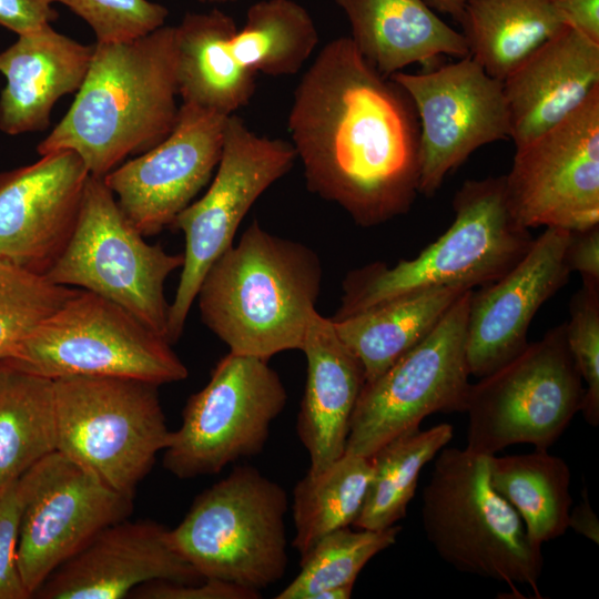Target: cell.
<instances>
[{
  "mask_svg": "<svg viewBox=\"0 0 599 599\" xmlns=\"http://www.w3.org/2000/svg\"><path fill=\"white\" fill-rule=\"evenodd\" d=\"M454 222L416 257L394 265L374 262L347 273L339 321L389 300L436 287L475 290L508 273L534 237L507 204L504 175L467 180L453 199Z\"/></svg>",
  "mask_w": 599,
  "mask_h": 599,
  "instance_id": "4",
  "label": "cell"
},
{
  "mask_svg": "<svg viewBox=\"0 0 599 599\" xmlns=\"http://www.w3.org/2000/svg\"><path fill=\"white\" fill-rule=\"evenodd\" d=\"M201 2H210V3H225V2H233L235 0H199Z\"/></svg>",
  "mask_w": 599,
  "mask_h": 599,
  "instance_id": "45",
  "label": "cell"
},
{
  "mask_svg": "<svg viewBox=\"0 0 599 599\" xmlns=\"http://www.w3.org/2000/svg\"><path fill=\"white\" fill-rule=\"evenodd\" d=\"M93 45L71 106L37 150L72 151L90 175L103 177L126 156L161 142L176 122L175 28Z\"/></svg>",
  "mask_w": 599,
  "mask_h": 599,
  "instance_id": "2",
  "label": "cell"
},
{
  "mask_svg": "<svg viewBox=\"0 0 599 599\" xmlns=\"http://www.w3.org/2000/svg\"><path fill=\"white\" fill-rule=\"evenodd\" d=\"M583 394L564 323L470 384L466 448L484 455L517 444L549 449L580 412Z\"/></svg>",
  "mask_w": 599,
  "mask_h": 599,
  "instance_id": "9",
  "label": "cell"
},
{
  "mask_svg": "<svg viewBox=\"0 0 599 599\" xmlns=\"http://www.w3.org/2000/svg\"><path fill=\"white\" fill-rule=\"evenodd\" d=\"M568 528L587 537L596 545L599 544V520L590 505L586 488L582 490L581 502L569 514Z\"/></svg>",
  "mask_w": 599,
  "mask_h": 599,
  "instance_id": "42",
  "label": "cell"
},
{
  "mask_svg": "<svg viewBox=\"0 0 599 599\" xmlns=\"http://www.w3.org/2000/svg\"><path fill=\"white\" fill-rule=\"evenodd\" d=\"M372 476L370 458L344 453L316 474L306 475L293 491V547L304 557L326 535L354 525Z\"/></svg>",
  "mask_w": 599,
  "mask_h": 599,
  "instance_id": "31",
  "label": "cell"
},
{
  "mask_svg": "<svg viewBox=\"0 0 599 599\" xmlns=\"http://www.w3.org/2000/svg\"><path fill=\"white\" fill-rule=\"evenodd\" d=\"M351 26L358 52L384 77L440 55H469L454 30L423 0H335Z\"/></svg>",
  "mask_w": 599,
  "mask_h": 599,
  "instance_id": "24",
  "label": "cell"
},
{
  "mask_svg": "<svg viewBox=\"0 0 599 599\" xmlns=\"http://www.w3.org/2000/svg\"><path fill=\"white\" fill-rule=\"evenodd\" d=\"M285 489L252 466L235 467L170 529L177 552L204 579L260 591L287 567Z\"/></svg>",
  "mask_w": 599,
  "mask_h": 599,
  "instance_id": "6",
  "label": "cell"
},
{
  "mask_svg": "<svg viewBox=\"0 0 599 599\" xmlns=\"http://www.w3.org/2000/svg\"><path fill=\"white\" fill-rule=\"evenodd\" d=\"M84 20L97 42L130 41L165 26L169 10L150 0H57Z\"/></svg>",
  "mask_w": 599,
  "mask_h": 599,
  "instance_id": "36",
  "label": "cell"
},
{
  "mask_svg": "<svg viewBox=\"0 0 599 599\" xmlns=\"http://www.w3.org/2000/svg\"><path fill=\"white\" fill-rule=\"evenodd\" d=\"M90 174L69 150L0 173V262L45 275L78 221Z\"/></svg>",
  "mask_w": 599,
  "mask_h": 599,
  "instance_id": "18",
  "label": "cell"
},
{
  "mask_svg": "<svg viewBox=\"0 0 599 599\" xmlns=\"http://www.w3.org/2000/svg\"><path fill=\"white\" fill-rule=\"evenodd\" d=\"M306 186L362 227L406 214L420 175V126L406 90L349 37L325 44L302 77L287 120Z\"/></svg>",
  "mask_w": 599,
  "mask_h": 599,
  "instance_id": "1",
  "label": "cell"
},
{
  "mask_svg": "<svg viewBox=\"0 0 599 599\" xmlns=\"http://www.w3.org/2000/svg\"><path fill=\"white\" fill-rule=\"evenodd\" d=\"M227 116L182 102L172 131L161 142L103 176L121 211L143 236L172 226L211 180Z\"/></svg>",
  "mask_w": 599,
  "mask_h": 599,
  "instance_id": "17",
  "label": "cell"
},
{
  "mask_svg": "<svg viewBox=\"0 0 599 599\" xmlns=\"http://www.w3.org/2000/svg\"><path fill=\"white\" fill-rule=\"evenodd\" d=\"M75 290L0 262V361L8 358Z\"/></svg>",
  "mask_w": 599,
  "mask_h": 599,
  "instance_id": "34",
  "label": "cell"
},
{
  "mask_svg": "<svg viewBox=\"0 0 599 599\" xmlns=\"http://www.w3.org/2000/svg\"><path fill=\"white\" fill-rule=\"evenodd\" d=\"M301 351L306 357V383L297 415L298 438L316 474L346 449L351 418L365 383L359 359L337 335L331 317L313 318Z\"/></svg>",
  "mask_w": 599,
  "mask_h": 599,
  "instance_id": "23",
  "label": "cell"
},
{
  "mask_svg": "<svg viewBox=\"0 0 599 599\" xmlns=\"http://www.w3.org/2000/svg\"><path fill=\"white\" fill-rule=\"evenodd\" d=\"M566 262L582 281L599 283V224L581 231H570Z\"/></svg>",
  "mask_w": 599,
  "mask_h": 599,
  "instance_id": "40",
  "label": "cell"
},
{
  "mask_svg": "<svg viewBox=\"0 0 599 599\" xmlns=\"http://www.w3.org/2000/svg\"><path fill=\"white\" fill-rule=\"evenodd\" d=\"M296 158L292 143L260 136L235 113L227 116L221 158L207 191L172 224L184 234L185 250L179 285L170 303L171 344L183 333L209 267L233 245L252 205L293 167Z\"/></svg>",
  "mask_w": 599,
  "mask_h": 599,
  "instance_id": "13",
  "label": "cell"
},
{
  "mask_svg": "<svg viewBox=\"0 0 599 599\" xmlns=\"http://www.w3.org/2000/svg\"><path fill=\"white\" fill-rule=\"evenodd\" d=\"M446 286L399 296L353 316L333 321L343 343L373 380L426 337L466 292Z\"/></svg>",
  "mask_w": 599,
  "mask_h": 599,
  "instance_id": "26",
  "label": "cell"
},
{
  "mask_svg": "<svg viewBox=\"0 0 599 599\" xmlns=\"http://www.w3.org/2000/svg\"><path fill=\"white\" fill-rule=\"evenodd\" d=\"M566 24L599 43V0H558Z\"/></svg>",
  "mask_w": 599,
  "mask_h": 599,
  "instance_id": "41",
  "label": "cell"
},
{
  "mask_svg": "<svg viewBox=\"0 0 599 599\" xmlns=\"http://www.w3.org/2000/svg\"><path fill=\"white\" fill-rule=\"evenodd\" d=\"M18 568L31 598L103 528L126 519L133 498L54 450L17 479Z\"/></svg>",
  "mask_w": 599,
  "mask_h": 599,
  "instance_id": "14",
  "label": "cell"
},
{
  "mask_svg": "<svg viewBox=\"0 0 599 599\" xmlns=\"http://www.w3.org/2000/svg\"><path fill=\"white\" fill-rule=\"evenodd\" d=\"M434 11L451 17L459 23L467 0H423Z\"/></svg>",
  "mask_w": 599,
  "mask_h": 599,
  "instance_id": "43",
  "label": "cell"
},
{
  "mask_svg": "<svg viewBox=\"0 0 599 599\" xmlns=\"http://www.w3.org/2000/svg\"><path fill=\"white\" fill-rule=\"evenodd\" d=\"M93 49L51 24L19 34L0 52V73L6 79L0 130L10 135L45 130L57 101L82 85Z\"/></svg>",
  "mask_w": 599,
  "mask_h": 599,
  "instance_id": "22",
  "label": "cell"
},
{
  "mask_svg": "<svg viewBox=\"0 0 599 599\" xmlns=\"http://www.w3.org/2000/svg\"><path fill=\"white\" fill-rule=\"evenodd\" d=\"M55 448L53 379L0 362V487Z\"/></svg>",
  "mask_w": 599,
  "mask_h": 599,
  "instance_id": "29",
  "label": "cell"
},
{
  "mask_svg": "<svg viewBox=\"0 0 599 599\" xmlns=\"http://www.w3.org/2000/svg\"><path fill=\"white\" fill-rule=\"evenodd\" d=\"M138 599H257L261 592L231 582L203 579L197 582L153 580L130 593Z\"/></svg>",
  "mask_w": 599,
  "mask_h": 599,
  "instance_id": "38",
  "label": "cell"
},
{
  "mask_svg": "<svg viewBox=\"0 0 599 599\" xmlns=\"http://www.w3.org/2000/svg\"><path fill=\"white\" fill-rule=\"evenodd\" d=\"M400 530L398 525L383 530L345 527L326 535L301 558L300 573L275 599H315L326 589L355 585L365 565L394 545Z\"/></svg>",
  "mask_w": 599,
  "mask_h": 599,
  "instance_id": "33",
  "label": "cell"
},
{
  "mask_svg": "<svg viewBox=\"0 0 599 599\" xmlns=\"http://www.w3.org/2000/svg\"><path fill=\"white\" fill-rule=\"evenodd\" d=\"M489 478L495 490L519 515L532 544L562 536L572 506L568 464L548 449L489 457Z\"/></svg>",
  "mask_w": 599,
  "mask_h": 599,
  "instance_id": "28",
  "label": "cell"
},
{
  "mask_svg": "<svg viewBox=\"0 0 599 599\" xmlns=\"http://www.w3.org/2000/svg\"><path fill=\"white\" fill-rule=\"evenodd\" d=\"M390 78L409 94L419 120V194L435 195L477 149L510 139L502 81L470 55L429 72Z\"/></svg>",
  "mask_w": 599,
  "mask_h": 599,
  "instance_id": "16",
  "label": "cell"
},
{
  "mask_svg": "<svg viewBox=\"0 0 599 599\" xmlns=\"http://www.w3.org/2000/svg\"><path fill=\"white\" fill-rule=\"evenodd\" d=\"M454 428L441 423L403 434L372 457V476L354 527L387 529L406 516L420 471L451 440Z\"/></svg>",
  "mask_w": 599,
  "mask_h": 599,
  "instance_id": "30",
  "label": "cell"
},
{
  "mask_svg": "<svg viewBox=\"0 0 599 599\" xmlns=\"http://www.w3.org/2000/svg\"><path fill=\"white\" fill-rule=\"evenodd\" d=\"M318 42L307 10L294 0H261L246 13L232 39L235 58L246 69L271 77L300 71Z\"/></svg>",
  "mask_w": 599,
  "mask_h": 599,
  "instance_id": "32",
  "label": "cell"
},
{
  "mask_svg": "<svg viewBox=\"0 0 599 599\" xmlns=\"http://www.w3.org/2000/svg\"><path fill=\"white\" fill-rule=\"evenodd\" d=\"M182 265L183 253L171 254L146 243L103 177L90 175L74 231L44 276L55 285L89 291L120 305L167 341L170 303L164 285Z\"/></svg>",
  "mask_w": 599,
  "mask_h": 599,
  "instance_id": "10",
  "label": "cell"
},
{
  "mask_svg": "<svg viewBox=\"0 0 599 599\" xmlns=\"http://www.w3.org/2000/svg\"><path fill=\"white\" fill-rule=\"evenodd\" d=\"M459 24L469 55L500 81L567 27L558 0H467Z\"/></svg>",
  "mask_w": 599,
  "mask_h": 599,
  "instance_id": "27",
  "label": "cell"
},
{
  "mask_svg": "<svg viewBox=\"0 0 599 599\" xmlns=\"http://www.w3.org/2000/svg\"><path fill=\"white\" fill-rule=\"evenodd\" d=\"M176 79L183 103L224 115L246 105L256 88V72L235 58L234 19L219 9L189 12L175 26Z\"/></svg>",
  "mask_w": 599,
  "mask_h": 599,
  "instance_id": "25",
  "label": "cell"
},
{
  "mask_svg": "<svg viewBox=\"0 0 599 599\" xmlns=\"http://www.w3.org/2000/svg\"><path fill=\"white\" fill-rule=\"evenodd\" d=\"M353 589L354 585L329 588L316 595L315 599H348Z\"/></svg>",
  "mask_w": 599,
  "mask_h": 599,
  "instance_id": "44",
  "label": "cell"
},
{
  "mask_svg": "<svg viewBox=\"0 0 599 599\" xmlns=\"http://www.w3.org/2000/svg\"><path fill=\"white\" fill-rule=\"evenodd\" d=\"M569 236L568 230L546 227L508 273L471 291L466 341L470 375L491 373L527 345L537 311L571 274L565 255Z\"/></svg>",
  "mask_w": 599,
  "mask_h": 599,
  "instance_id": "19",
  "label": "cell"
},
{
  "mask_svg": "<svg viewBox=\"0 0 599 599\" xmlns=\"http://www.w3.org/2000/svg\"><path fill=\"white\" fill-rule=\"evenodd\" d=\"M199 572L173 546L170 529L126 519L99 531L35 591L40 599H121L153 580L197 582Z\"/></svg>",
  "mask_w": 599,
  "mask_h": 599,
  "instance_id": "20",
  "label": "cell"
},
{
  "mask_svg": "<svg viewBox=\"0 0 599 599\" xmlns=\"http://www.w3.org/2000/svg\"><path fill=\"white\" fill-rule=\"evenodd\" d=\"M171 346L120 305L77 288L0 362L50 379L122 377L160 386L189 375Z\"/></svg>",
  "mask_w": 599,
  "mask_h": 599,
  "instance_id": "8",
  "label": "cell"
},
{
  "mask_svg": "<svg viewBox=\"0 0 599 599\" xmlns=\"http://www.w3.org/2000/svg\"><path fill=\"white\" fill-rule=\"evenodd\" d=\"M53 385L55 450L133 498L170 435L159 385L92 376L61 377Z\"/></svg>",
  "mask_w": 599,
  "mask_h": 599,
  "instance_id": "7",
  "label": "cell"
},
{
  "mask_svg": "<svg viewBox=\"0 0 599 599\" xmlns=\"http://www.w3.org/2000/svg\"><path fill=\"white\" fill-rule=\"evenodd\" d=\"M471 291L450 306L426 337L364 383L345 453L370 458L388 441L418 429L430 414L465 412L470 387L466 341Z\"/></svg>",
  "mask_w": 599,
  "mask_h": 599,
  "instance_id": "12",
  "label": "cell"
},
{
  "mask_svg": "<svg viewBox=\"0 0 599 599\" xmlns=\"http://www.w3.org/2000/svg\"><path fill=\"white\" fill-rule=\"evenodd\" d=\"M21 505L17 480L0 487V599L31 598L18 568Z\"/></svg>",
  "mask_w": 599,
  "mask_h": 599,
  "instance_id": "37",
  "label": "cell"
},
{
  "mask_svg": "<svg viewBox=\"0 0 599 599\" xmlns=\"http://www.w3.org/2000/svg\"><path fill=\"white\" fill-rule=\"evenodd\" d=\"M287 400L268 361L229 352L209 383L187 399L180 427L170 432L163 467L180 479L220 473L260 454Z\"/></svg>",
  "mask_w": 599,
  "mask_h": 599,
  "instance_id": "11",
  "label": "cell"
},
{
  "mask_svg": "<svg viewBox=\"0 0 599 599\" xmlns=\"http://www.w3.org/2000/svg\"><path fill=\"white\" fill-rule=\"evenodd\" d=\"M423 490L425 536L460 572L532 588L540 598L541 548L528 538L516 510L491 486L489 457L466 447L443 448Z\"/></svg>",
  "mask_w": 599,
  "mask_h": 599,
  "instance_id": "5",
  "label": "cell"
},
{
  "mask_svg": "<svg viewBox=\"0 0 599 599\" xmlns=\"http://www.w3.org/2000/svg\"><path fill=\"white\" fill-rule=\"evenodd\" d=\"M515 150L504 183L519 225L581 231L599 224V88Z\"/></svg>",
  "mask_w": 599,
  "mask_h": 599,
  "instance_id": "15",
  "label": "cell"
},
{
  "mask_svg": "<svg viewBox=\"0 0 599 599\" xmlns=\"http://www.w3.org/2000/svg\"><path fill=\"white\" fill-rule=\"evenodd\" d=\"M566 339L582 383L580 412L592 427L599 425V283L582 281L569 303Z\"/></svg>",
  "mask_w": 599,
  "mask_h": 599,
  "instance_id": "35",
  "label": "cell"
},
{
  "mask_svg": "<svg viewBox=\"0 0 599 599\" xmlns=\"http://www.w3.org/2000/svg\"><path fill=\"white\" fill-rule=\"evenodd\" d=\"M322 285L318 255L254 220L206 271L196 294L201 319L231 353L268 361L301 349Z\"/></svg>",
  "mask_w": 599,
  "mask_h": 599,
  "instance_id": "3",
  "label": "cell"
},
{
  "mask_svg": "<svg viewBox=\"0 0 599 599\" xmlns=\"http://www.w3.org/2000/svg\"><path fill=\"white\" fill-rule=\"evenodd\" d=\"M57 0H0V26L18 35L51 24L58 13Z\"/></svg>",
  "mask_w": 599,
  "mask_h": 599,
  "instance_id": "39",
  "label": "cell"
},
{
  "mask_svg": "<svg viewBox=\"0 0 599 599\" xmlns=\"http://www.w3.org/2000/svg\"><path fill=\"white\" fill-rule=\"evenodd\" d=\"M515 148L572 113L599 88V43L566 27L502 80Z\"/></svg>",
  "mask_w": 599,
  "mask_h": 599,
  "instance_id": "21",
  "label": "cell"
}]
</instances>
